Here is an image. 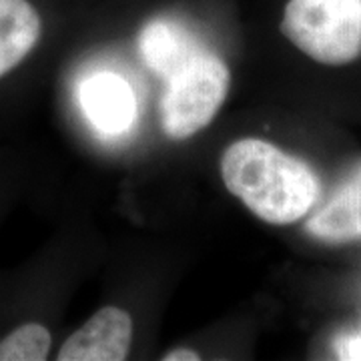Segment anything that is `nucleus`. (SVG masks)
<instances>
[{
    "label": "nucleus",
    "instance_id": "f257e3e1",
    "mask_svg": "<svg viewBox=\"0 0 361 361\" xmlns=\"http://www.w3.org/2000/svg\"><path fill=\"white\" fill-rule=\"evenodd\" d=\"M221 177L229 193L269 225L305 219L322 199V180L301 159L261 139H241L221 157Z\"/></svg>",
    "mask_w": 361,
    "mask_h": 361
},
{
    "label": "nucleus",
    "instance_id": "f03ea898",
    "mask_svg": "<svg viewBox=\"0 0 361 361\" xmlns=\"http://www.w3.org/2000/svg\"><path fill=\"white\" fill-rule=\"evenodd\" d=\"M167 90L161 99L163 130L173 141L197 135L215 118L225 103L231 73L215 52L203 51L165 78Z\"/></svg>",
    "mask_w": 361,
    "mask_h": 361
},
{
    "label": "nucleus",
    "instance_id": "7ed1b4c3",
    "mask_svg": "<svg viewBox=\"0 0 361 361\" xmlns=\"http://www.w3.org/2000/svg\"><path fill=\"white\" fill-rule=\"evenodd\" d=\"M281 32L322 65H348L361 54V28L325 0H289Z\"/></svg>",
    "mask_w": 361,
    "mask_h": 361
},
{
    "label": "nucleus",
    "instance_id": "20e7f679",
    "mask_svg": "<svg viewBox=\"0 0 361 361\" xmlns=\"http://www.w3.org/2000/svg\"><path fill=\"white\" fill-rule=\"evenodd\" d=\"M133 341V319L125 310L106 305L78 327L59 349V361H123Z\"/></svg>",
    "mask_w": 361,
    "mask_h": 361
},
{
    "label": "nucleus",
    "instance_id": "39448f33",
    "mask_svg": "<svg viewBox=\"0 0 361 361\" xmlns=\"http://www.w3.org/2000/svg\"><path fill=\"white\" fill-rule=\"evenodd\" d=\"M305 231L331 245L361 241V163L337 185L325 203L311 211Z\"/></svg>",
    "mask_w": 361,
    "mask_h": 361
},
{
    "label": "nucleus",
    "instance_id": "423d86ee",
    "mask_svg": "<svg viewBox=\"0 0 361 361\" xmlns=\"http://www.w3.org/2000/svg\"><path fill=\"white\" fill-rule=\"evenodd\" d=\"M80 101L87 118L101 133H121L127 130L135 121V94L125 78L113 73H103L89 78L82 90Z\"/></svg>",
    "mask_w": 361,
    "mask_h": 361
},
{
    "label": "nucleus",
    "instance_id": "0eeeda50",
    "mask_svg": "<svg viewBox=\"0 0 361 361\" xmlns=\"http://www.w3.org/2000/svg\"><path fill=\"white\" fill-rule=\"evenodd\" d=\"M139 49L149 68L163 78H169L199 52L207 51L183 26L169 20H153L145 26Z\"/></svg>",
    "mask_w": 361,
    "mask_h": 361
},
{
    "label": "nucleus",
    "instance_id": "6e6552de",
    "mask_svg": "<svg viewBox=\"0 0 361 361\" xmlns=\"http://www.w3.org/2000/svg\"><path fill=\"white\" fill-rule=\"evenodd\" d=\"M40 32V14L28 0H0V78L32 52Z\"/></svg>",
    "mask_w": 361,
    "mask_h": 361
},
{
    "label": "nucleus",
    "instance_id": "1a4fd4ad",
    "mask_svg": "<svg viewBox=\"0 0 361 361\" xmlns=\"http://www.w3.org/2000/svg\"><path fill=\"white\" fill-rule=\"evenodd\" d=\"M51 331L40 323H25L0 339V361H44L51 353Z\"/></svg>",
    "mask_w": 361,
    "mask_h": 361
},
{
    "label": "nucleus",
    "instance_id": "9d476101",
    "mask_svg": "<svg viewBox=\"0 0 361 361\" xmlns=\"http://www.w3.org/2000/svg\"><path fill=\"white\" fill-rule=\"evenodd\" d=\"M325 2L331 4L341 14H345L361 28V0H325Z\"/></svg>",
    "mask_w": 361,
    "mask_h": 361
},
{
    "label": "nucleus",
    "instance_id": "9b49d317",
    "mask_svg": "<svg viewBox=\"0 0 361 361\" xmlns=\"http://www.w3.org/2000/svg\"><path fill=\"white\" fill-rule=\"evenodd\" d=\"M165 361H199V353L193 349H173L163 355Z\"/></svg>",
    "mask_w": 361,
    "mask_h": 361
}]
</instances>
